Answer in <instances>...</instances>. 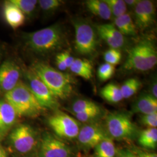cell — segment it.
Here are the masks:
<instances>
[{"instance_id": "cell-1", "label": "cell", "mask_w": 157, "mask_h": 157, "mask_svg": "<svg viewBox=\"0 0 157 157\" xmlns=\"http://www.w3.org/2000/svg\"><path fill=\"white\" fill-rule=\"evenodd\" d=\"M28 50L40 56H47L58 51L67 44V35L62 26L54 24L24 36Z\"/></svg>"}, {"instance_id": "cell-2", "label": "cell", "mask_w": 157, "mask_h": 157, "mask_svg": "<svg viewBox=\"0 0 157 157\" xmlns=\"http://www.w3.org/2000/svg\"><path fill=\"white\" fill-rule=\"evenodd\" d=\"M56 99L65 100L73 91V78L44 62H37L30 67Z\"/></svg>"}, {"instance_id": "cell-3", "label": "cell", "mask_w": 157, "mask_h": 157, "mask_svg": "<svg viewBox=\"0 0 157 157\" xmlns=\"http://www.w3.org/2000/svg\"><path fill=\"white\" fill-rule=\"evenodd\" d=\"M5 100L17 113V117H36L44 109L40 105L26 83L21 81L17 86L6 93Z\"/></svg>"}, {"instance_id": "cell-4", "label": "cell", "mask_w": 157, "mask_h": 157, "mask_svg": "<svg viewBox=\"0 0 157 157\" xmlns=\"http://www.w3.org/2000/svg\"><path fill=\"white\" fill-rule=\"evenodd\" d=\"M157 62V50L154 43L151 40L144 39L129 50L124 69L144 72L152 69Z\"/></svg>"}, {"instance_id": "cell-5", "label": "cell", "mask_w": 157, "mask_h": 157, "mask_svg": "<svg viewBox=\"0 0 157 157\" xmlns=\"http://www.w3.org/2000/svg\"><path fill=\"white\" fill-rule=\"evenodd\" d=\"M105 129L112 140H132L138 135L137 126L124 112L109 113L105 118Z\"/></svg>"}, {"instance_id": "cell-6", "label": "cell", "mask_w": 157, "mask_h": 157, "mask_svg": "<svg viewBox=\"0 0 157 157\" xmlns=\"http://www.w3.org/2000/svg\"><path fill=\"white\" fill-rule=\"evenodd\" d=\"M75 32V49L82 56H90L95 53L98 46V34L96 29L82 20L73 22Z\"/></svg>"}, {"instance_id": "cell-7", "label": "cell", "mask_w": 157, "mask_h": 157, "mask_svg": "<svg viewBox=\"0 0 157 157\" xmlns=\"http://www.w3.org/2000/svg\"><path fill=\"white\" fill-rule=\"evenodd\" d=\"M10 144L16 151L26 154L36 148L37 136L33 128L26 124H21L12 129L8 135Z\"/></svg>"}, {"instance_id": "cell-8", "label": "cell", "mask_w": 157, "mask_h": 157, "mask_svg": "<svg viewBox=\"0 0 157 157\" xmlns=\"http://www.w3.org/2000/svg\"><path fill=\"white\" fill-rule=\"evenodd\" d=\"M25 78L29 88L44 109H55L59 107L58 99L31 68L25 71Z\"/></svg>"}, {"instance_id": "cell-9", "label": "cell", "mask_w": 157, "mask_h": 157, "mask_svg": "<svg viewBox=\"0 0 157 157\" xmlns=\"http://www.w3.org/2000/svg\"><path fill=\"white\" fill-rule=\"evenodd\" d=\"M48 122L58 137L70 140L77 138L80 129L79 122L67 113L56 112L48 118Z\"/></svg>"}, {"instance_id": "cell-10", "label": "cell", "mask_w": 157, "mask_h": 157, "mask_svg": "<svg viewBox=\"0 0 157 157\" xmlns=\"http://www.w3.org/2000/svg\"><path fill=\"white\" fill-rule=\"evenodd\" d=\"M109 137L106 129L95 122L89 123L80 128L77 139L85 148H94L101 141Z\"/></svg>"}, {"instance_id": "cell-11", "label": "cell", "mask_w": 157, "mask_h": 157, "mask_svg": "<svg viewBox=\"0 0 157 157\" xmlns=\"http://www.w3.org/2000/svg\"><path fill=\"white\" fill-rule=\"evenodd\" d=\"M71 150L62 140L46 133L40 141L39 157H71Z\"/></svg>"}, {"instance_id": "cell-12", "label": "cell", "mask_w": 157, "mask_h": 157, "mask_svg": "<svg viewBox=\"0 0 157 157\" xmlns=\"http://www.w3.org/2000/svg\"><path fill=\"white\" fill-rule=\"evenodd\" d=\"M21 70L12 60H6L0 65V94H6L21 82Z\"/></svg>"}, {"instance_id": "cell-13", "label": "cell", "mask_w": 157, "mask_h": 157, "mask_svg": "<svg viewBox=\"0 0 157 157\" xmlns=\"http://www.w3.org/2000/svg\"><path fill=\"white\" fill-rule=\"evenodd\" d=\"M155 7L150 0H141L134 8L135 25L144 30L151 26L155 22Z\"/></svg>"}, {"instance_id": "cell-14", "label": "cell", "mask_w": 157, "mask_h": 157, "mask_svg": "<svg viewBox=\"0 0 157 157\" xmlns=\"http://www.w3.org/2000/svg\"><path fill=\"white\" fill-rule=\"evenodd\" d=\"M97 34L111 48L118 49L124 47V36L120 33L113 24L105 23L96 26Z\"/></svg>"}, {"instance_id": "cell-15", "label": "cell", "mask_w": 157, "mask_h": 157, "mask_svg": "<svg viewBox=\"0 0 157 157\" xmlns=\"http://www.w3.org/2000/svg\"><path fill=\"white\" fill-rule=\"evenodd\" d=\"M17 113L5 100H0V141L6 138L16 122Z\"/></svg>"}, {"instance_id": "cell-16", "label": "cell", "mask_w": 157, "mask_h": 157, "mask_svg": "<svg viewBox=\"0 0 157 157\" xmlns=\"http://www.w3.org/2000/svg\"><path fill=\"white\" fill-rule=\"evenodd\" d=\"M3 13L6 22L13 29L19 28L25 23L26 17L10 0L5 1Z\"/></svg>"}, {"instance_id": "cell-17", "label": "cell", "mask_w": 157, "mask_h": 157, "mask_svg": "<svg viewBox=\"0 0 157 157\" xmlns=\"http://www.w3.org/2000/svg\"><path fill=\"white\" fill-rule=\"evenodd\" d=\"M132 110L141 115L157 113V98L150 94H142L133 104Z\"/></svg>"}, {"instance_id": "cell-18", "label": "cell", "mask_w": 157, "mask_h": 157, "mask_svg": "<svg viewBox=\"0 0 157 157\" xmlns=\"http://www.w3.org/2000/svg\"><path fill=\"white\" fill-rule=\"evenodd\" d=\"M113 25L124 36H134L137 34V27L132 17L128 13L115 17Z\"/></svg>"}, {"instance_id": "cell-19", "label": "cell", "mask_w": 157, "mask_h": 157, "mask_svg": "<svg viewBox=\"0 0 157 157\" xmlns=\"http://www.w3.org/2000/svg\"><path fill=\"white\" fill-rule=\"evenodd\" d=\"M87 10L102 19L109 20L112 17L109 6L104 0H88L86 1Z\"/></svg>"}, {"instance_id": "cell-20", "label": "cell", "mask_w": 157, "mask_h": 157, "mask_svg": "<svg viewBox=\"0 0 157 157\" xmlns=\"http://www.w3.org/2000/svg\"><path fill=\"white\" fill-rule=\"evenodd\" d=\"M69 69L73 73L86 80H90L93 77V65L90 61L86 59L75 58Z\"/></svg>"}, {"instance_id": "cell-21", "label": "cell", "mask_w": 157, "mask_h": 157, "mask_svg": "<svg viewBox=\"0 0 157 157\" xmlns=\"http://www.w3.org/2000/svg\"><path fill=\"white\" fill-rule=\"evenodd\" d=\"M117 151L113 141L108 137L95 146L93 157H116Z\"/></svg>"}, {"instance_id": "cell-22", "label": "cell", "mask_w": 157, "mask_h": 157, "mask_svg": "<svg viewBox=\"0 0 157 157\" xmlns=\"http://www.w3.org/2000/svg\"><path fill=\"white\" fill-rule=\"evenodd\" d=\"M138 141L140 146L150 150H154L157 146V128H147L139 136Z\"/></svg>"}, {"instance_id": "cell-23", "label": "cell", "mask_w": 157, "mask_h": 157, "mask_svg": "<svg viewBox=\"0 0 157 157\" xmlns=\"http://www.w3.org/2000/svg\"><path fill=\"white\" fill-rule=\"evenodd\" d=\"M100 94L104 100L111 103H118L124 100L120 87L113 83L107 84L103 87Z\"/></svg>"}, {"instance_id": "cell-24", "label": "cell", "mask_w": 157, "mask_h": 157, "mask_svg": "<svg viewBox=\"0 0 157 157\" xmlns=\"http://www.w3.org/2000/svg\"><path fill=\"white\" fill-rule=\"evenodd\" d=\"M141 87L140 81L137 78L128 79L120 87L122 97L124 98H129L136 94Z\"/></svg>"}, {"instance_id": "cell-25", "label": "cell", "mask_w": 157, "mask_h": 157, "mask_svg": "<svg viewBox=\"0 0 157 157\" xmlns=\"http://www.w3.org/2000/svg\"><path fill=\"white\" fill-rule=\"evenodd\" d=\"M100 106L94 101L89 100L80 99L75 101L71 107L72 113H78L89 111L100 108Z\"/></svg>"}, {"instance_id": "cell-26", "label": "cell", "mask_w": 157, "mask_h": 157, "mask_svg": "<svg viewBox=\"0 0 157 157\" xmlns=\"http://www.w3.org/2000/svg\"><path fill=\"white\" fill-rule=\"evenodd\" d=\"M22 11L25 17L33 15L38 4L37 0H10Z\"/></svg>"}, {"instance_id": "cell-27", "label": "cell", "mask_w": 157, "mask_h": 157, "mask_svg": "<svg viewBox=\"0 0 157 157\" xmlns=\"http://www.w3.org/2000/svg\"><path fill=\"white\" fill-rule=\"evenodd\" d=\"M74 116L77 119L78 121L83 123H92L100 118L102 115V109L101 108H98L90 110L89 111L74 113Z\"/></svg>"}, {"instance_id": "cell-28", "label": "cell", "mask_w": 157, "mask_h": 157, "mask_svg": "<svg viewBox=\"0 0 157 157\" xmlns=\"http://www.w3.org/2000/svg\"><path fill=\"white\" fill-rule=\"evenodd\" d=\"M109 6L112 16L120 17L127 13L128 8L124 0H104Z\"/></svg>"}, {"instance_id": "cell-29", "label": "cell", "mask_w": 157, "mask_h": 157, "mask_svg": "<svg viewBox=\"0 0 157 157\" xmlns=\"http://www.w3.org/2000/svg\"><path fill=\"white\" fill-rule=\"evenodd\" d=\"M115 66L108 63H104L98 67L97 76L100 80L105 82L112 78L115 73Z\"/></svg>"}, {"instance_id": "cell-30", "label": "cell", "mask_w": 157, "mask_h": 157, "mask_svg": "<svg viewBox=\"0 0 157 157\" xmlns=\"http://www.w3.org/2000/svg\"><path fill=\"white\" fill-rule=\"evenodd\" d=\"M60 0H40L38 4L43 11L46 13H52L56 11L62 4Z\"/></svg>"}, {"instance_id": "cell-31", "label": "cell", "mask_w": 157, "mask_h": 157, "mask_svg": "<svg viewBox=\"0 0 157 157\" xmlns=\"http://www.w3.org/2000/svg\"><path fill=\"white\" fill-rule=\"evenodd\" d=\"M122 58L121 51L118 49L109 48L104 53V59L106 63H109L113 66L118 64Z\"/></svg>"}, {"instance_id": "cell-32", "label": "cell", "mask_w": 157, "mask_h": 157, "mask_svg": "<svg viewBox=\"0 0 157 157\" xmlns=\"http://www.w3.org/2000/svg\"><path fill=\"white\" fill-rule=\"evenodd\" d=\"M140 120L141 124L147 128H157V113L141 115Z\"/></svg>"}, {"instance_id": "cell-33", "label": "cell", "mask_w": 157, "mask_h": 157, "mask_svg": "<svg viewBox=\"0 0 157 157\" xmlns=\"http://www.w3.org/2000/svg\"><path fill=\"white\" fill-rule=\"evenodd\" d=\"M60 53L62 56V58L67 67V69H69V67L72 65L75 58L71 55L70 52L67 51H64Z\"/></svg>"}, {"instance_id": "cell-34", "label": "cell", "mask_w": 157, "mask_h": 157, "mask_svg": "<svg viewBox=\"0 0 157 157\" xmlns=\"http://www.w3.org/2000/svg\"><path fill=\"white\" fill-rule=\"evenodd\" d=\"M133 151L137 157H157V153L146 151L139 148H135Z\"/></svg>"}, {"instance_id": "cell-35", "label": "cell", "mask_w": 157, "mask_h": 157, "mask_svg": "<svg viewBox=\"0 0 157 157\" xmlns=\"http://www.w3.org/2000/svg\"><path fill=\"white\" fill-rule=\"evenodd\" d=\"M56 66L60 71H64L67 69V67L62 58L61 53H59L58 54L56 55Z\"/></svg>"}, {"instance_id": "cell-36", "label": "cell", "mask_w": 157, "mask_h": 157, "mask_svg": "<svg viewBox=\"0 0 157 157\" xmlns=\"http://www.w3.org/2000/svg\"><path fill=\"white\" fill-rule=\"evenodd\" d=\"M116 157H137L135 152L130 150H119L117 151Z\"/></svg>"}, {"instance_id": "cell-37", "label": "cell", "mask_w": 157, "mask_h": 157, "mask_svg": "<svg viewBox=\"0 0 157 157\" xmlns=\"http://www.w3.org/2000/svg\"><path fill=\"white\" fill-rule=\"evenodd\" d=\"M139 0H125L124 1L126 6L130 8H133L134 10L135 6L138 4Z\"/></svg>"}, {"instance_id": "cell-38", "label": "cell", "mask_w": 157, "mask_h": 157, "mask_svg": "<svg viewBox=\"0 0 157 157\" xmlns=\"http://www.w3.org/2000/svg\"><path fill=\"white\" fill-rule=\"evenodd\" d=\"M151 93L150 94L157 98V85L156 80H154L151 85Z\"/></svg>"}, {"instance_id": "cell-39", "label": "cell", "mask_w": 157, "mask_h": 157, "mask_svg": "<svg viewBox=\"0 0 157 157\" xmlns=\"http://www.w3.org/2000/svg\"><path fill=\"white\" fill-rule=\"evenodd\" d=\"M0 157H6V154L4 149L0 144Z\"/></svg>"}, {"instance_id": "cell-40", "label": "cell", "mask_w": 157, "mask_h": 157, "mask_svg": "<svg viewBox=\"0 0 157 157\" xmlns=\"http://www.w3.org/2000/svg\"><path fill=\"white\" fill-rule=\"evenodd\" d=\"M1 49H0V59H1Z\"/></svg>"}, {"instance_id": "cell-41", "label": "cell", "mask_w": 157, "mask_h": 157, "mask_svg": "<svg viewBox=\"0 0 157 157\" xmlns=\"http://www.w3.org/2000/svg\"><path fill=\"white\" fill-rule=\"evenodd\" d=\"M30 157V156H28V157Z\"/></svg>"}]
</instances>
